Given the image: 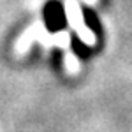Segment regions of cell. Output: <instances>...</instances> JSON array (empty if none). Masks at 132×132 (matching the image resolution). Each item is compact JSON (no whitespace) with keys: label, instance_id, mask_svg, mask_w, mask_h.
Returning <instances> with one entry per match:
<instances>
[{"label":"cell","instance_id":"obj_2","mask_svg":"<svg viewBox=\"0 0 132 132\" xmlns=\"http://www.w3.org/2000/svg\"><path fill=\"white\" fill-rule=\"evenodd\" d=\"M83 18H85V23L88 25V28H90L97 37H101L102 35V27H101V21H99V18H97V14H95L92 9L85 7V9H83Z\"/></svg>","mask_w":132,"mask_h":132},{"label":"cell","instance_id":"obj_3","mask_svg":"<svg viewBox=\"0 0 132 132\" xmlns=\"http://www.w3.org/2000/svg\"><path fill=\"white\" fill-rule=\"evenodd\" d=\"M72 48H74V51H76V55H78V56H81V58H86V56L90 55V48H88L86 44L79 42L78 37H74V39H72Z\"/></svg>","mask_w":132,"mask_h":132},{"label":"cell","instance_id":"obj_1","mask_svg":"<svg viewBox=\"0 0 132 132\" xmlns=\"http://www.w3.org/2000/svg\"><path fill=\"white\" fill-rule=\"evenodd\" d=\"M44 21L50 32H60L65 28L67 18H65V11L60 2L53 0L44 7Z\"/></svg>","mask_w":132,"mask_h":132}]
</instances>
